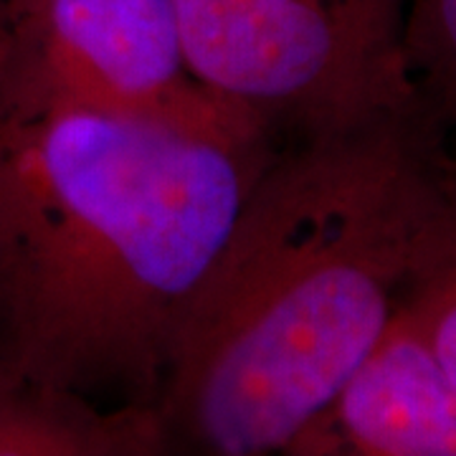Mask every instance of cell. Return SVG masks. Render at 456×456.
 <instances>
[{"instance_id":"cell-5","label":"cell","mask_w":456,"mask_h":456,"mask_svg":"<svg viewBox=\"0 0 456 456\" xmlns=\"http://www.w3.org/2000/svg\"><path fill=\"white\" fill-rule=\"evenodd\" d=\"M289 454L456 456V380L401 307Z\"/></svg>"},{"instance_id":"cell-4","label":"cell","mask_w":456,"mask_h":456,"mask_svg":"<svg viewBox=\"0 0 456 456\" xmlns=\"http://www.w3.org/2000/svg\"><path fill=\"white\" fill-rule=\"evenodd\" d=\"M130 117L231 145L277 142L200 82L173 0H0V117Z\"/></svg>"},{"instance_id":"cell-2","label":"cell","mask_w":456,"mask_h":456,"mask_svg":"<svg viewBox=\"0 0 456 456\" xmlns=\"http://www.w3.org/2000/svg\"><path fill=\"white\" fill-rule=\"evenodd\" d=\"M274 147L89 110L0 117V370L158 406L180 314Z\"/></svg>"},{"instance_id":"cell-8","label":"cell","mask_w":456,"mask_h":456,"mask_svg":"<svg viewBox=\"0 0 456 456\" xmlns=\"http://www.w3.org/2000/svg\"><path fill=\"white\" fill-rule=\"evenodd\" d=\"M403 59L426 112L456 134V0H408Z\"/></svg>"},{"instance_id":"cell-1","label":"cell","mask_w":456,"mask_h":456,"mask_svg":"<svg viewBox=\"0 0 456 456\" xmlns=\"http://www.w3.org/2000/svg\"><path fill=\"white\" fill-rule=\"evenodd\" d=\"M449 142L419 97L277 142L180 314L167 454H289L391 322Z\"/></svg>"},{"instance_id":"cell-6","label":"cell","mask_w":456,"mask_h":456,"mask_svg":"<svg viewBox=\"0 0 456 456\" xmlns=\"http://www.w3.org/2000/svg\"><path fill=\"white\" fill-rule=\"evenodd\" d=\"M155 408L102 406L0 370V456H165Z\"/></svg>"},{"instance_id":"cell-7","label":"cell","mask_w":456,"mask_h":456,"mask_svg":"<svg viewBox=\"0 0 456 456\" xmlns=\"http://www.w3.org/2000/svg\"><path fill=\"white\" fill-rule=\"evenodd\" d=\"M398 307L456 380V155L446 165L436 208L426 224Z\"/></svg>"},{"instance_id":"cell-3","label":"cell","mask_w":456,"mask_h":456,"mask_svg":"<svg viewBox=\"0 0 456 456\" xmlns=\"http://www.w3.org/2000/svg\"><path fill=\"white\" fill-rule=\"evenodd\" d=\"M188 64L277 142L416 99L408 0H173Z\"/></svg>"}]
</instances>
